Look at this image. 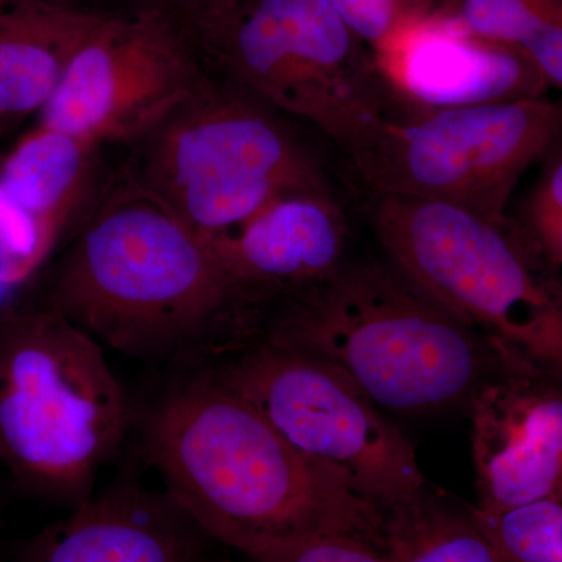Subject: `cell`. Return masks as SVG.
I'll use <instances>...</instances> for the list:
<instances>
[{
	"label": "cell",
	"instance_id": "cell-18",
	"mask_svg": "<svg viewBox=\"0 0 562 562\" xmlns=\"http://www.w3.org/2000/svg\"><path fill=\"white\" fill-rule=\"evenodd\" d=\"M471 509L508 562H562V492L503 513Z\"/></svg>",
	"mask_w": 562,
	"mask_h": 562
},
{
	"label": "cell",
	"instance_id": "cell-19",
	"mask_svg": "<svg viewBox=\"0 0 562 562\" xmlns=\"http://www.w3.org/2000/svg\"><path fill=\"white\" fill-rule=\"evenodd\" d=\"M557 7L546 0H450L438 14L458 31L519 49Z\"/></svg>",
	"mask_w": 562,
	"mask_h": 562
},
{
	"label": "cell",
	"instance_id": "cell-30",
	"mask_svg": "<svg viewBox=\"0 0 562 562\" xmlns=\"http://www.w3.org/2000/svg\"><path fill=\"white\" fill-rule=\"evenodd\" d=\"M7 9H9V7H0V16H2L3 11H5Z\"/></svg>",
	"mask_w": 562,
	"mask_h": 562
},
{
	"label": "cell",
	"instance_id": "cell-4",
	"mask_svg": "<svg viewBox=\"0 0 562 562\" xmlns=\"http://www.w3.org/2000/svg\"><path fill=\"white\" fill-rule=\"evenodd\" d=\"M131 425L105 347L47 306L0 310V469L18 491L76 508Z\"/></svg>",
	"mask_w": 562,
	"mask_h": 562
},
{
	"label": "cell",
	"instance_id": "cell-21",
	"mask_svg": "<svg viewBox=\"0 0 562 562\" xmlns=\"http://www.w3.org/2000/svg\"><path fill=\"white\" fill-rule=\"evenodd\" d=\"M351 32L382 54L416 22L424 21L413 0H328Z\"/></svg>",
	"mask_w": 562,
	"mask_h": 562
},
{
	"label": "cell",
	"instance_id": "cell-23",
	"mask_svg": "<svg viewBox=\"0 0 562 562\" xmlns=\"http://www.w3.org/2000/svg\"><path fill=\"white\" fill-rule=\"evenodd\" d=\"M549 90L562 92V10L553 11L520 44Z\"/></svg>",
	"mask_w": 562,
	"mask_h": 562
},
{
	"label": "cell",
	"instance_id": "cell-22",
	"mask_svg": "<svg viewBox=\"0 0 562 562\" xmlns=\"http://www.w3.org/2000/svg\"><path fill=\"white\" fill-rule=\"evenodd\" d=\"M250 562H395L386 549L347 536L269 543L244 554Z\"/></svg>",
	"mask_w": 562,
	"mask_h": 562
},
{
	"label": "cell",
	"instance_id": "cell-20",
	"mask_svg": "<svg viewBox=\"0 0 562 562\" xmlns=\"http://www.w3.org/2000/svg\"><path fill=\"white\" fill-rule=\"evenodd\" d=\"M546 161L517 221L562 272V146Z\"/></svg>",
	"mask_w": 562,
	"mask_h": 562
},
{
	"label": "cell",
	"instance_id": "cell-24",
	"mask_svg": "<svg viewBox=\"0 0 562 562\" xmlns=\"http://www.w3.org/2000/svg\"><path fill=\"white\" fill-rule=\"evenodd\" d=\"M25 281L22 247L9 205L0 192V299Z\"/></svg>",
	"mask_w": 562,
	"mask_h": 562
},
{
	"label": "cell",
	"instance_id": "cell-5",
	"mask_svg": "<svg viewBox=\"0 0 562 562\" xmlns=\"http://www.w3.org/2000/svg\"><path fill=\"white\" fill-rule=\"evenodd\" d=\"M384 258L517 366L562 384V272L519 221L362 192Z\"/></svg>",
	"mask_w": 562,
	"mask_h": 562
},
{
	"label": "cell",
	"instance_id": "cell-11",
	"mask_svg": "<svg viewBox=\"0 0 562 562\" xmlns=\"http://www.w3.org/2000/svg\"><path fill=\"white\" fill-rule=\"evenodd\" d=\"M468 409L476 512H508L561 494L562 384L513 371L483 387Z\"/></svg>",
	"mask_w": 562,
	"mask_h": 562
},
{
	"label": "cell",
	"instance_id": "cell-16",
	"mask_svg": "<svg viewBox=\"0 0 562 562\" xmlns=\"http://www.w3.org/2000/svg\"><path fill=\"white\" fill-rule=\"evenodd\" d=\"M94 144L41 124L16 144L0 171V190L54 246L87 188Z\"/></svg>",
	"mask_w": 562,
	"mask_h": 562
},
{
	"label": "cell",
	"instance_id": "cell-26",
	"mask_svg": "<svg viewBox=\"0 0 562 562\" xmlns=\"http://www.w3.org/2000/svg\"><path fill=\"white\" fill-rule=\"evenodd\" d=\"M413 2L416 3L417 10L420 11L422 16L428 20V18L438 14L450 0H413Z\"/></svg>",
	"mask_w": 562,
	"mask_h": 562
},
{
	"label": "cell",
	"instance_id": "cell-2",
	"mask_svg": "<svg viewBox=\"0 0 562 562\" xmlns=\"http://www.w3.org/2000/svg\"><path fill=\"white\" fill-rule=\"evenodd\" d=\"M272 303L268 341L341 369L383 412L468 406L487 384L525 371L386 258L346 260Z\"/></svg>",
	"mask_w": 562,
	"mask_h": 562
},
{
	"label": "cell",
	"instance_id": "cell-17",
	"mask_svg": "<svg viewBox=\"0 0 562 562\" xmlns=\"http://www.w3.org/2000/svg\"><path fill=\"white\" fill-rule=\"evenodd\" d=\"M386 550L395 562H508L473 517L424 491L386 512Z\"/></svg>",
	"mask_w": 562,
	"mask_h": 562
},
{
	"label": "cell",
	"instance_id": "cell-6",
	"mask_svg": "<svg viewBox=\"0 0 562 562\" xmlns=\"http://www.w3.org/2000/svg\"><path fill=\"white\" fill-rule=\"evenodd\" d=\"M172 18L201 63L339 149L401 111L375 54L328 0H190Z\"/></svg>",
	"mask_w": 562,
	"mask_h": 562
},
{
	"label": "cell",
	"instance_id": "cell-31",
	"mask_svg": "<svg viewBox=\"0 0 562 562\" xmlns=\"http://www.w3.org/2000/svg\"><path fill=\"white\" fill-rule=\"evenodd\" d=\"M216 562H224V561H220V560H217Z\"/></svg>",
	"mask_w": 562,
	"mask_h": 562
},
{
	"label": "cell",
	"instance_id": "cell-29",
	"mask_svg": "<svg viewBox=\"0 0 562 562\" xmlns=\"http://www.w3.org/2000/svg\"><path fill=\"white\" fill-rule=\"evenodd\" d=\"M546 2L552 3L553 7L562 10V0H546Z\"/></svg>",
	"mask_w": 562,
	"mask_h": 562
},
{
	"label": "cell",
	"instance_id": "cell-12",
	"mask_svg": "<svg viewBox=\"0 0 562 562\" xmlns=\"http://www.w3.org/2000/svg\"><path fill=\"white\" fill-rule=\"evenodd\" d=\"M217 546L168 492L120 479L22 542L14 562H216Z\"/></svg>",
	"mask_w": 562,
	"mask_h": 562
},
{
	"label": "cell",
	"instance_id": "cell-14",
	"mask_svg": "<svg viewBox=\"0 0 562 562\" xmlns=\"http://www.w3.org/2000/svg\"><path fill=\"white\" fill-rule=\"evenodd\" d=\"M203 239L260 308L335 272L347 260L349 222L333 190L303 191L269 203L236 232Z\"/></svg>",
	"mask_w": 562,
	"mask_h": 562
},
{
	"label": "cell",
	"instance_id": "cell-9",
	"mask_svg": "<svg viewBox=\"0 0 562 562\" xmlns=\"http://www.w3.org/2000/svg\"><path fill=\"white\" fill-rule=\"evenodd\" d=\"M213 372L368 501L387 509L427 491L412 442L330 362L265 338Z\"/></svg>",
	"mask_w": 562,
	"mask_h": 562
},
{
	"label": "cell",
	"instance_id": "cell-3",
	"mask_svg": "<svg viewBox=\"0 0 562 562\" xmlns=\"http://www.w3.org/2000/svg\"><path fill=\"white\" fill-rule=\"evenodd\" d=\"M47 308L105 349L157 360L258 306L205 239L136 183L81 228L55 273Z\"/></svg>",
	"mask_w": 562,
	"mask_h": 562
},
{
	"label": "cell",
	"instance_id": "cell-8",
	"mask_svg": "<svg viewBox=\"0 0 562 562\" xmlns=\"http://www.w3.org/2000/svg\"><path fill=\"white\" fill-rule=\"evenodd\" d=\"M273 110L239 92H202L146 139L139 187L202 238L241 228L269 203L331 190Z\"/></svg>",
	"mask_w": 562,
	"mask_h": 562
},
{
	"label": "cell",
	"instance_id": "cell-1",
	"mask_svg": "<svg viewBox=\"0 0 562 562\" xmlns=\"http://www.w3.org/2000/svg\"><path fill=\"white\" fill-rule=\"evenodd\" d=\"M143 441L162 490L213 541L243 557L316 536L386 549L387 509L288 441L213 371L166 392L144 422Z\"/></svg>",
	"mask_w": 562,
	"mask_h": 562
},
{
	"label": "cell",
	"instance_id": "cell-15",
	"mask_svg": "<svg viewBox=\"0 0 562 562\" xmlns=\"http://www.w3.org/2000/svg\"><path fill=\"white\" fill-rule=\"evenodd\" d=\"M101 11L22 0L0 16V116L43 110Z\"/></svg>",
	"mask_w": 562,
	"mask_h": 562
},
{
	"label": "cell",
	"instance_id": "cell-27",
	"mask_svg": "<svg viewBox=\"0 0 562 562\" xmlns=\"http://www.w3.org/2000/svg\"><path fill=\"white\" fill-rule=\"evenodd\" d=\"M5 506L7 495L0 484V562H5V554H3V530H5Z\"/></svg>",
	"mask_w": 562,
	"mask_h": 562
},
{
	"label": "cell",
	"instance_id": "cell-13",
	"mask_svg": "<svg viewBox=\"0 0 562 562\" xmlns=\"http://www.w3.org/2000/svg\"><path fill=\"white\" fill-rule=\"evenodd\" d=\"M405 116L547 98L527 55L458 31L439 18L416 22L376 55Z\"/></svg>",
	"mask_w": 562,
	"mask_h": 562
},
{
	"label": "cell",
	"instance_id": "cell-28",
	"mask_svg": "<svg viewBox=\"0 0 562 562\" xmlns=\"http://www.w3.org/2000/svg\"><path fill=\"white\" fill-rule=\"evenodd\" d=\"M22 2V0H0V7H11L16 5V3Z\"/></svg>",
	"mask_w": 562,
	"mask_h": 562
},
{
	"label": "cell",
	"instance_id": "cell-10",
	"mask_svg": "<svg viewBox=\"0 0 562 562\" xmlns=\"http://www.w3.org/2000/svg\"><path fill=\"white\" fill-rule=\"evenodd\" d=\"M206 90L202 63L171 14L105 13L41 110V124L94 146L143 140Z\"/></svg>",
	"mask_w": 562,
	"mask_h": 562
},
{
	"label": "cell",
	"instance_id": "cell-7",
	"mask_svg": "<svg viewBox=\"0 0 562 562\" xmlns=\"http://www.w3.org/2000/svg\"><path fill=\"white\" fill-rule=\"evenodd\" d=\"M561 146L562 99L542 98L383 117L341 151L362 192L502 221L524 173Z\"/></svg>",
	"mask_w": 562,
	"mask_h": 562
},
{
	"label": "cell",
	"instance_id": "cell-25",
	"mask_svg": "<svg viewBox=\"0 0 562 562\" xmlns=\"http://www.w3.org/2000/svg\"><path fill=\"white\" fill-rule=\"evenodd\" d=\"M136 7L135 11H158V13L173 14L190 0H128Z\"/></svg>",
	"mask_w": 562,
	"mask_h": 562
}]
</instances>
